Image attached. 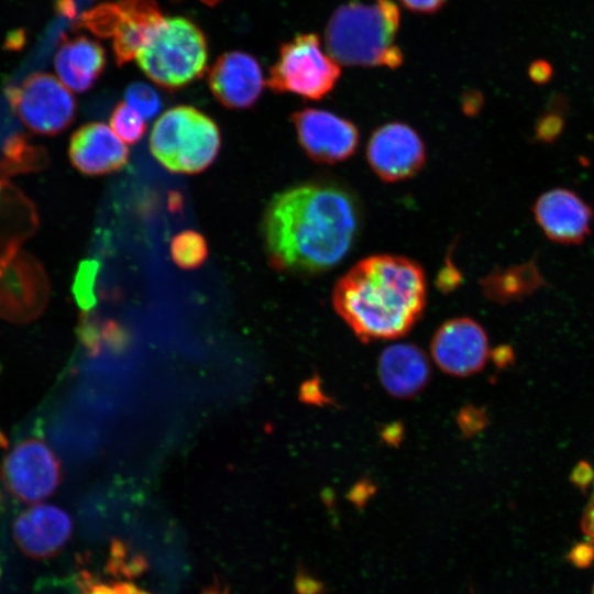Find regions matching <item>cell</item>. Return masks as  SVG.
<instances>
[{
  "instance_id": "e0dca14e",
  "label": "cell",
  "mask_w": 594,
  "mask_h": 594,
  "mask_svg": "<svg viewBox=\"0 0 594 594\" xmlns=\"http://www.w3.org/2000/svg\"><path fill=\"white\" fill-rule=\"evenodd\" d=\"M72 520L62 508L37 504L20 513L13 522V538L19 548L35 559L56 554L69 540Z\"/></svg>"
},
{
  "instance_id": "5bb4252c",
  "label": "cell",
  "mask_w": 594,
  "mask_h": 594,
  "mask_svg": "<svg viewBox=\"0 0 594 594\" xmlns=\"http://www.w3.org/2000/svg\"><path fill=\"white\" fill-rule=\"evenodd\" d=\"M532 213L544 235L553 242L580 244L591 233L593 210L571 189L553 188L541 194Z\"/></svg>"
},
{
  "instance_id": "d6a6232c",
  "label": "cell",
  "mask_w": 594,
  "mask_h": 594,
  "mask_svg": "<svg viewBox=\"0 0 594 594\" xmlns=\"http://www.w3.org/2000/svg\"><path fill=\"white\" fill-rule=\"evenodd\" d=\"M594 472L592 468L585 463L581 462L576 465L572 473V479L574 483H576L579 486H586L588 485L593 480Z\"/></svg>"
},
{
  "instance_id": "277c9868",
  "label": "cell",
  "mask_w": 594,
  "mask_h": 594,
  "mask_svg": "<svg viewBox=\"0 0 594 594\" xmlns=\"http://www.w3.org/2000/svg\"><path fill=\"white\" fill-rule=\"evenodd\" d=\"M135 58L141 70L160 87L184 88L207 69L206 37L186 18L163 16Z\"/></svg>"
},
{
  "instance_id": "5b68a950",
  "label": "cell",
  "mask_w": 594,
  "mask_h": 594,
  "mask_svg": "<svg viewBox=\"0 0 594 594\" xmlns=\"http://www.w3.org/2000/svg\"><path fill=\"white\" fill-rule=\"evenodd\" d=\"M221 146L217 123L190 106L165 111L150 135V150L157 162L177 174H197L209 167Z\"/></svg>"
},
{
  "instance_id": "9c48e42d",
  "label": "cell",
  "mask_w": 594,
  "mask_h": 594,
  "mask_svg": "<svg viewBox=\"0 0 594 594\" xmlns=\"http://www.w3.org/2000/svg\"><path fill=\"white\" fill-rule=\"evenodd\" d=\"M0 477L14 497L36 503L55 492L62 481V468L43 440L30 438L18 443L4 458Z\"/></svg>"
},
{
  "instance_id": "9a60e30c",
  "label": "cell",
  "mask_w": 594,
  "mask_h": 594,
  "mask_svg": "<svg viewBox=\"0 0 594 594\" xmlns=\"http://www.w3.org/2000/svg\"><path fill=\"white\" fill-rule=\"evenodd\" d=\"M262 68L252 55L232 51L221 54L208 73V85L215 98L230 109L253 106L264 88Z\"/></svg>"
},
{
  "instance_id": "7c38bea8",
  "label": "cell",
  "mask_w": 594,
  "mask_h": 594,
  "mask_svg": "<svg viewBox=\"0 0 594 594\" xmlns=\"http://www.w3.org/2000/svg\"><path fill=\"white\" fill-rule=\"evenodd\" d=\"M370 167L382 180L394 183L415 176L426 162V146L415 129L388 122L371 134L366 146Z\"/></svg>"
},
{
  "instance_id": "484cf974",
  "label": "cell",
  "mask_w": 594,
  "mask_h": 594,
  "mask_svg": "<svg viewBox=\"0 0 594 594\" xmlns=\"http://www.w3.org/2000/svg\"><path fill=\"white\" fill-rule=\"evenodd\" d=\"M125 102L136 110L144 120H150L161 109V98L156 90L146 82L130 84L124 91Z\"/></svg>"
},
{
  "instance_id": "52a82bcc",
  "label": "cell",
  "mask_w": 594,
  "mask_h": 594,
  "mask_svg": "<svg viewBox=\"0 0 594 594\" xmlns=\"http://www.w3.org/2000/svg\"><path fill=\"white\" fill-rule=\"evenodd\" d=\"M12 113L31 132L55 135L67 129L76 114L70 90L52 74L33 73L6 90Z\"/></svg>"
},
{
  "instance_id": "836d02e7",
  "label": "cell",
  "mask_w": 594,
  "mask_h": 594,
  "mask_svg": "<svg viewBox=\"0 0 594 594\" xmlns=\"http://www.w3.org/2000/svg\"><path fill=\"white\" fill-rule=\"evenodd\" d=\"M593 543L586 541L576 546L571 552V557L575 563H588L593 558Z\"/></svg>"
},
{
  "instance_id": "f546056e",
  "label": "cell",
  "mask_w": 594,
  "mask_h": 594,
  "mask_svg": "<svg viewBox=\"0 0 594 594\" xmlns=\"http://www.w3.org/2000/svg\"><path fill=\"white\" fill-rule=\"evenodd\" d=\"M553 75L552 65L546 59H536L528 66V76L537 85H546Z\"/></svg>"
},
{
  "instance_id": "ba28073f",
  "label": "cell",
  "mask_w": 594,
  "mask_h": 594,
  "mask_svg": "<svg viewBox=\"0 0 594 594\" xmlns=\"http://www.w3.org/2000/svg\"><path fill=\"white\" fill-rule=\"evenodd\" d=\"M163 15L155 0H121L86 11L79 23L100 37H112L118 65L135 58Z\"/></svg>"
},
{
  "instance_id": "ffe728a7",
  "label": "cell",
  "mask_w": 594,
  "mask_h": 594,
  "mask_svg": "<svg viewBox=\"0 0 594 594\" xmlns=\"http://www.w3.org/2000/svg\"><path fill=\"white\" fill-rule=\"evenodd\" d=\"M106 63L105 48L86 36L65 40L54 57L59 80L76 92L90 89L102 74Z\"/></svg>"
},
{
  "instance_id": "d4e9b609",
  "label": "cell",
  "mask_w": 594,
  "mask_h": 594,
  "mask_svg": "<svg viewBox=\"0 0 594 594\" xmlns=\"http://www.w3.org/2000/svg\"><path fill=\"white\" fill-rule=\"evenodd\" d=\"M110 128L128 144L139 142L146 130L144 118L127 102H119L112 110Z\"/></svg>"
},
{
  "instance_id": "603a6c76",
  "label": "cell",
  "mask_w": 594,
  "mask_h": 594,
  "mask_svg": "<svg viewBox=\"0 0 594 594\" xmlns=\"http://www.w3.org/2000/svg\"><path fill=\"white\" fill-rule=\"evenodd\" d=\"M170 255L173 262L183 270L198 268L208 256L206 239L194 230L182 231L170 241Z\"/></svg>"
},
{
  "instance_id": "4316f807",
  "label": "cell",
  "mask_w": 594,
  "mask_h": 594,
  "mask_svg": "<svg viewBox=\"0 0 594 594\" xmlns=\"http://www.w3.org/2000/svg\"><path fill=\"white\" fill-rule=\"evenodd\" d=\"M79 594H151L129 581H98L85 578Z\"/></svg>"
},
{
  "instance_id": "6da1fadb",
  "label": "cell",
  "mask_w": 594,
  "mask_h": 594,
  "mask_svg": "<svg viewBox=\"0 0 594 594\" xmlns=\"http://www.w3.org/2000/svg\"><path fill=\"white\" fill-rule=\"evenodd\" d=\"M361 221L356 197L338 183L310 180L288 187L271 199L263 216L268 262L280 272H326L350 252Z\"/></svg>"
},
{
  "instance_id": "ac0fdd59",
  "label": "cell",
  "mask_w": 594,
  "mask_h": 594,
  "mask_svg": "<svg viewBox=\"0 0 594 594\" xmlns=\"http://www.w3.org/2000/svg\"><path fill=\"white\" fill-rule=\"evenodd\" d=\"M377 372L383 387L392 396L408 398L426 386L430 376V365L420 348L402 342L383 350Z\"/></svg>"
},
{
  "instance_id": "83f0119b",
  "label": "cell",
  "mask_w": 594,
  "mask_h": 594,
  "mask_svg": "<svg viewBox=\"0 0 594 594\" xmlns=\"http://www.w3.org/2000/svg\"><path fill=\"white\" fill-rule=\"evenodd\" d=\"M98 265L96 262L81 264L75 282V296L78 304L85 309L95 305L94 285Z\"/></svg>"
},
{
  "instance_id": "4fadbf2b",
  "label": "cell",
  "mask_w": 594,
  "mask_h": 594,
  "mask_svg": "<svg viewBox=\"0 0 594 594\" xmlns=\"http://www.w3.org/2000/svg\"><path fill=\"white\" fill-rule=\"evenodd\" d=\"M486 332L475 320L466 317L446 321L431 341V355L437 365L454 376L479 372L488 358Z\"/></svg>"
},
{
  "instance_id": "8992f818",
  "label": "cell",
  "mask_w": 594,
  "mask_h": 594,
  "mask_svg": "<svg viewBox=\"0 0 594 594\" xmlns=\"http://www.w3.org/2000/svg\"><path fill=\"white\" fill-rule=\"evenodd\" d=\"M340 75L339 63L323 52L319 36L301 33L280 46L266 85L276 94L320 100L334 88Z\"/></svg>"
},
{
  "instance_id": "d6986e66",
  "label": "cell",
  "mask_w": 594,
  "mask_h": 594,
  "mask_svg": "<svg viewBox=\"0 0 594 594\" xmlns=\"http://www.w3.org/2000/svg\"><path fill=\"white\" fill-rule=\"evenodd\" d=\"M38 227L34 204L9 180H0V272Z\"/></svg>"
},
{
  "instance_id": "d590c367",
  "label": "cell",
  "mask_w": 594,
  "mask_h": 594,
  "mask_svg": "<svg viewBox=\"0 0 594 594\" xmlns=\"http://www.w3.org/2000/svg\"><path fill=\"white\" fill-rule=\"evenodd\" d=\"M200 1L204 2L205 4H208V6H215V4L219 3L222 0H200Z\"/></svg>"
},
{
  "instance_id": "2e32d148",
  "label": "cell",
  "mask_w": 594,
  "mask_h": 594,
  "mask_svg": "<svg viewBox=\"0 0 594 594\" xmlns=\"http://www.w3.org/2000/svg\"><path fill=\"white\" fill-rule=\"evenodd\" d=\"M68 157L80 173L101 176L125 167L129 150L110 127L102 122H90L78 128L70 136Z\"/></svg>"
},
{
  "instance_id": "f1b7e54d",
  "label": "cell",
  "mask_w": 594,
  "mask_h": 594,
  "mask_svg": "<svg viewBox=\"0 0 594 594\" xmlns=\"http://www.w3.org/2000/svg\"><path fill=\"white\" fill-rule=\"evenodd\" d=\"M563 128V116L557 110H549L540 116L536 123V139L540 142L552 143L560 136Z\"/></svg>"
},
{
  "instance_id": "7402d4cb",
  "label": "cell",
  "mask_w": 594,
  "mask_h": 594,
  "mask_svg": "<svg viewBox=\"0 0 594 594\" xmlns=\"http://www.w3.org/2000/svg\"><path fill=\"white\" fill-rule=\"evenodd\" d=\"M47 163L45 148L32 143L23 132L14 128L0 130V180L38 172Z\"/></svg>"
},
{
  "instance_id": "8d00e7d4",
  "label": "cell",
  "mask_w": 594,
  "mask_h": 594,
  "mask_svg": "<svg viewBox=\"0 0 594 594\" xmlns=\"http://www.w3.org/2000/svg\"><path fill=\"white\" fill-rule=\"evenodd\" d=\"M591 594H594V585H593V588H592V592H591Z\"/></svg>"
},
{
  "instance_id": "7a4b0ae2",
  "label": "cell",
  "mask_w": 594,
  "mask_h": 594,
  "mask_svg": "<svg viewBox=\"0 0 594 594\" xmlns=\"http://www.w3.org/2000/svg\"><path fill=\"white\" fill-rule=\"evenodd\" d=\"M427 285L415 261L389 254L371 255L336 283L332 304L362 340L395 339L418 321L426 306Z\"/></svg>"
},
{
  "instance_id": "4dcf8cb0",
  "label": "cell",
  "mask_w": 594,
  "mask_h": 594,
  "mask_svg": "<svg viewBox=\"0 0 594 594\" xmlns=\"http://www.w3.org/2000/svg\"><path fill=\"white\" fill-rule=\"evenodd\" d=\"M406 9L422 14L438 12L447 0H398Z\"/></svg>"
},
{
  "instance_id": "e575fe53",
  "label": "cell",
  "mask_w": 594,
  "mask_h": 594,
  "mask_svg": "<svg viewBox=\"0 0 594 594\" xmlns=\"http://www.w3.org/2000/svg\"><path fill=\"white\" fill-rule=\"evenodd\" d=\"M483 97L479 91H470L465 97L464 110L468 113L474 114L480 110L482 106Z\"/></svg>"
},
{
  "instance_id": "cb8c5ba5",
  "label": "cell",
  "mask_w": 594,
  "mask_h": 594,
  "mask_svg": "<svg viewBox=\"0 0 594 594\" xmlns=\"http://www.w3.org/2000/svg\"><path fill=\"white\" fill-rule=\"evenodd\" d=\"M84 344L91 352H99L102 346L120 348L127 340V336L113 321L98 322L85 316L78 330Z\"/></svg>"
},
{
  "instance_id": "8fae6325",
  "label": "cell",
  "mask_w": 594,
  "mask_h": 594,
  "mask_svg": "<svg viewBox=\"0 0 594 594\" xmlns=\"http://www.w3.org/2000/svg\"><path fill=\"white\" fill-rule=\"evenodd\" d=\"M292 120L301 148L314 162L336 164L348 160L358 148L359 129L331 111L305 108L294 112Z\"/></svg>"
},
{
  "instance_id": "44dd1931",
  "label": "cell",
  "mask_w": 594,
  "mask_h": 594,
  "mask_svg": "<svg viewBox=\"0 0 594 594\" xmlns=\"http://www.w3.org/2000/svg\"><path fill=\"white\" fill-rule=\"evenodd\" d=\"M544 282L536 261L530 260L505 270H495L480 284L488 299L506 304L532 295Z\"/></svg>"
},
{
  "instance_id": "3957f363",
  "label": "cell",
  "mask_w": 594,
  "mask_h": 594,
  "mask_svg": "<svg viewBox=\"0 0 594 594\" xmlns=\"http://www.w3.org/2000/svg\"><path fill=\"white\" fill-rule=\"evenodd\" d=\"M398 6L392 0L350 1L339 6L324 30L328 54L339 64L398 68L404 62L396 36Z\"/></svg>"
},
{
  "instance_id": "30bf717a",
  "label": "cell",
  "mask_w": 594,
  "mask_h": 594,
  "mask_svg": "<svg viewBox=\"0 0 594 594\" xmlns=\"http://www.w3.org/2000/svg\"><path fill=\"white\" fill-rule=\"evenodd\" d=\"M50 298L48 276L26 252H18L0 272V317L21 324L36 319Z\"/></svg>"
},
{
  "instance_id": "1f68e13d",
  "label": "cell",
  "mask_w": 594,
  "mask_h": 594,
  "mask_svg": "<svg viewBox=\"0 0 594 594\" xmlns=\"http://www.w3.org/2000/svg\"><path fill=\"white\" fill-rule=\"evenodd\" d=\"M581 530L588 542L594 543V493L581 518Z\"/></svg>"
}]
</instances>
